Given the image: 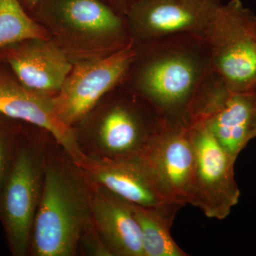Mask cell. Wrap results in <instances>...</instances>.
Segmentation results:
<instances>
[{"label":"cell","mask_w":256,"mask_h":256,"mask_svg":"<svg viewBox=\"0 0 256 256\" xmlns=\"http://www.w3.org/2000/svg\"><path fill=\"white\" fill-rule=\"evenodd\" d=\"M133 47L134 58L122 84L166 120H188L192 101L213 70L206 37L178 35Z\"/></svg>","instance_id":"6da1fadb"},{"label":"cell","mask_w":256,"mask_h":256,"mask_svg":"<svg viewBox=\"0 0 256 256\" xmlns=\"http://www.w3.org/2000/svg\"><path fill=\"white\" fill-rule=\"evenodd\" d=\"M92 193L80 166L52 138L28 256H78L79 238L92 223Z\"/></svg>","instance_id":"7a4b0ae2"},{"label":"cell","mask_w":256,"mask_h":256,"mask_svg":"<svg viewBox=\"0 0 256 256\" xmlns=\"http://www.w3.org/2000/svg\"><path fill=\"white\" fill-rule=\"evenodd\" d=\"M165 122L148 101L121 82L72 128L86 156L141 160L154 146Z\"/></svg>","instance_id":"3957f363"},{"label":"cell","mask_w":256,"mask_h":256,"mask_svg":"<svg viewBox=\"0 0 256 256\" xmlns=\"http://www.w3.org/2000/svg\"><path fill=\"white\" fill-rule=\"evenodd\" d=\"M30 14L73 64L133 45L126 15L102 0H40Z\"/></svg>","instance_id":"277c9868"},{"label":"cell","mask_w":256,"mask_h":256,"mask_svg":"<svg viewBox=\"0 0 256 256\" xmlns=\"http://www.w3.org/2000/svg\"><path fill=\"white\" fill-rule=\"evenodd\" d=\"M52 138L46 130L21 122L0 194V222L13 256H28L32 226L44 180L47 150Z\"/></svg>","instance_id":"5b68a950"},{"label":"cell","mask_w":256,"mask_h":256,"mask_svg":"<svg viewBox=\"0 0 256 256\" xmlns=\"http://www.w3.org/2000/svg\"><path fill=\"white\" fill-rule=\"evenodd\" d=\"M256 18L240 0H230L206 30L212 68L232 92L256 90Z\"/></svg>","instance_id":"8992f818"},{"label":"cell","mask_w":256,"mask_h":256,"mask_svg":"<svg viewBox=\"0 0 256 256\" xmlns=\"http://www.w3.org/2000/svg\"><path fill=\"white\" fill-rule=\"evenodd\" d=\"M256 109V90L232 92L213 70L192 101L190 122H203L220 146L236 160L252 140Z\"/></svg>","instance_id":"52a82bcc"},{"label":"cell","mask_w":256,"mask_h":256,"mask_svg":"<svg viewBox=\"0 0 256 256\" xmlns=\"http://www.w3.org/2000/svg\"><path fill=\"white\" fill-rule=\"evenodd\" d=\"M190 124L195 150L190 204L208 218L224 220L240 198L234 174L236 160L220 146L203 122Z\"/></svg>","instance_id":"ba28073f"},{"label":"cell","mask_w":256,"mask_h":256,"mask_svg":"<svg viewBox=\"0 0 256 256\" xmlns=\"http://www.w3.org/2000/svg\"><path fill=\"white\" fill-rule=\"evenodd\" d=\"M134 54L132 45L105 58L74 64L53 98L60 120L73 128L106 94L122 82Z\"/></svg>","instance_id":"9c48e42d"},{"label":"cell","mask_w":256,"mask_h":256,"mask_svg":"<svg viewBox=\"0 0 256 256\" xmlns=\"http://www.w3.org/2000/svg\"><path fill=\"white\" fill-rule=\"evenodd\" d=\"M222 4L220 0H137L126 14L133 44L182 34L205 36Z\"/></svg>","instance_id":"30bf717a"},{"label":"cell","mask_w":256,"mask_h":256,"mask_svg":"<svg viewBox=\"0 0 256 256\" xmlns=\"http://www.w3.org/2000/svg\"><path fill=\"white\" fill-rule=\"evenodd\" d=\"M78 164L92 184L105 188L129 203L142 206L178 204L143 159L112 160L86 156Z\"/></svg>","instance_id":"8fae6325"},{"label":"cell","mask_w":256,"mask_h":256,"mask_svg":"<svg viewBox=\"0 0 256 256\" xmlns=\"http://www.w3.org/2000/svg\"><path fill=\"white\" fill-rule=\"evenodd\" d=\"M4 62L25 87L54 98L73 63L50 38H32L0 50Z\"/></svg>","instance_id":"7c38bea8"},{"label":"cell","mask_w":256,"mask_h":256,"mask_svg":"<svg viewBox=\"0 0 256 256\" xmlns=\"http://www.w3.org/2000/svg\"><path fill=\"white\" fill-rule=\"evenodd\" d=\"M0 114L46 130L76 163L85 156L79 149L73 128L58 118L53 98L30 90L0 60Z\"/></svg>","instance_id":"4fadbf2b"},{"label":"cell","mask_w":256,"mask_h":256,"mask_svg":"<svg viewBox=\"0 0 256 256\" xmlns=\"http://www.w3.org/2000/svg\"><path fill=\"white\" fill-rule=\"evenodd\" d=\"M174 202L191 201L195 150L188 120H166L162 132L146 158Z\"/></svg>","instance_id":"5bb4252c"},{"label":"cell","mask_w":256,"mask_h":256,"mask_svg":"<svg viewBox=\"0 0 256 256\" xmlns=\"http://www.w3.org/2000/svg\"><path fill=\"white\" fill-rule=\"evenodd\" d=\"M92 222L111 256H144L140 230L130 204L105 188L92 184Z\"/></svg>","instance_id":"9a60e30c"},{"label":"cell","mask_w":256,"mask_h":256,"mask_svg":"<svg viewBox=\"0 0 256 256\" xmlns=\"http://www.w3.org/2000/svg\"><path fill=\"white\" fill-rule=\"evenodd\" d=\"M129 204L140 230L144 256H188L171 235L173 220L182 205L142 206Z\"/></svg>","instance_id":"2e32d148"},{"label":"cell","mask_w":256,"mask_h":256,"mask_svg":"<svg viewBox=\"0 0 256 256\" xmlns=\"http://www.w3.org/2000/svg\"><path fill=\"white\" fill-rule=\"evenodd\" d=\"M32 38H50L46 30L32 18L20 0H0V50Z\"/></svg>","instance_id":"e0dca14e"},{"label":"cell","mask_w":256,"mask_h":256,"mask_svg":"<svg viewBox=\"0 0 256 256\" xmlns=\"http://www.w3.org/2000/svg\"><path fill=\"white\" fill-rule=\"evenodd\" d=\"M21 122L0 114V194L11 165Z\"/></svg>","instance_id":"ac0fdd59"},{"label":"cell","mask_w":256,"mask_h":256,"mask_svg":"<svg viewBox=\"0 0 256 256\" xmlns=\"http://www.w3.org/2000/svg\"><path fill=\"white\" fill-rule=\"evenodd\" d=\"M78 255L111 256L110 252L98 232L94 222L85 229L79 238Z\"/></svg>","instance_id":"d6986e66"},{"label":"cell","mask_w":256,"mask_h":256,"mask_svg":"<svg viewBox=\"0 0 256 256\" xmlns=\"http://www.w3.org/2000/svg\"><path fill=\"white\" fill-rule=\"evenodd\" d=\"M102 1L110 5L114 10L120 12L121 14L126 15L127 14L130 8L137 0H102Z\"/></svg>","instance_id":"ffe728a7"},{"label":"cell","mask_w":256,"mask_h":256,"mask_svg":"<svg viewBox=\"0 0 256 256\" xmlns=\"http://www.w3.org/2000/svg\"><path fill=\"white\" fill-rule=\"evenodd\" d=\"M40 0H20L24 8L28 12V14L32 12L40 2Z\"/></svg>","instance_id":"44dd1931"},{"label":"cell","mask_w":256,"mask_h":256,"mask_svg":"<svg viewBox=\"0 0 256 256\" xmlns=\"http://www.w3.org/2000/svg\"><path fill=\"white\" fill-rule=\"evenodd\" d=\"M256 138V109L254 114V121H252V140Z\"/></svg>","instance_id":"7402d4cb"},{"label":"cell","mask_w":256,"mask_h":256,"mask_svg":"<svg viewBox=\"0 0 256 256\" xmlns=\"http://www.w3.org/2000/svg\"><path fill=\"white\" fill-rule=\"evenodd\" d=\"M255 36H256V18L255 20Z\"/></svg>","instance_id":"603a6c76"}]
</instances>
